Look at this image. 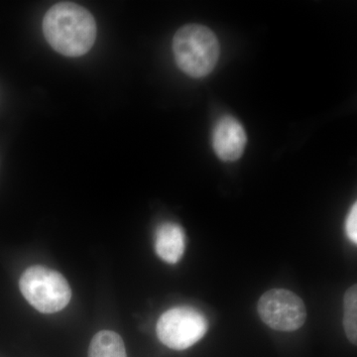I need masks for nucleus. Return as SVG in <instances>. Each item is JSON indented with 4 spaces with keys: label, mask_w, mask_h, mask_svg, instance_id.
I'll list each match as a JSON object with an SVG mask.
<instances>
[{
    "label": "nucleus",
    "mask_w": 357,
    "mask_h": 357,
    "mask_svg": "<svg viewBox=\"0 0 357 357\" xmlns=\"http://www.w3.org/2000/svg\"><path fill=\"white\" fill-rule=\"evenodd\" d=\"M42 29L52 48L66 57L86 55L96 39L95 18L74 2L54 4L44 15Z\"/></svg>",
    "instance_id": "obj_1"
},
{
    "label": "nucleus",
    "mask_w": 357,
    "mask_h": 357,
    "mask_svg": "<svg viewBox=\"0 0 357 357\" xmlns=\"http://www.w3.org/2000/svg\"><path fill=\"white\" fill-rule=\"evenodd\" d=\"M220 51L217 36L206 26H183L173 38L176 63L190 77H203L211 74L217 65Z\"/></svg>",
    "instance_id": "obj_2"
},
{
    "label": "nucleus",
    "mask_w": 357,
    "mask_h": 357,
    "mask_svg": "<svg viewBox=\"0 0 357 357\" xmlns=\"http://www.w3.org/2000/svg\"><path fill=\"white\" fill-rule=\"evenodd\" d=\"M20 289L23 297L42 314L62 311L72 299V289L56 270L35 265L21 275Z\"/></svg>",
    "instance_id": "obj_3"
},
{
    "label": "nucleus",
    "mask_w": 357,
    "mask_h": 357,
    "mask_svg": "<svg viewBox=\"0 0 357 357\" xmlns=\"http://www.w3.org/2000/svg\"><path fill=\"white\" fill-rule=\"evenodd\" d=\"M208 330L203 312L192 307H175L161 314L156 333L160 342L174 351H185L196 344Z\"/></svg>",
    "instance_id": "obj_4"
},
{
    "label": "nucleus",
    "mask_w": 357,
    "mask_h": 357,
    "mask_svg": "<svg viewBox=\"0 0 357 357\" xmlns=\"http://www.w3.org/2000/svg\"><path fill=\"white\" fill-rule=\"evenodd\" d=\"M257 311L263 323L278 332H295L307 319L305 303L286 289H272L263 294Z\"/></svg>",
    "instance_id": "obj_5"
},
{
    "label": "nucleus",
    "mask_w": 357,
    "mask_h": 357,
    "mask_svg": "<svg viewBox=\"0 0 357 357\" xmlns=\"http://www.w3.org/2000/svg\"><path fill=\"white\" fill-rule=\"evenodd\" d=\"M246 141L248 137L241 122L229 115L222 117L213 129V149L222 161L232 162L241 158Z\"/></svg>",
    "instance_id": "obj_6"
},
{
    "label": "nucleus",
    "mask_w": 357,
    "mask_h": 357,
    "mask_svg": "<svg viewBox=\"0 0 357 357\" xmlns=\"http://www.w3.org/2000/svg\"><path fill=\"white\" fill-rule=\"evenodd\" d=\"M185 234L178 223L167 222L159 225L155 234V251L163 261L176 264L184 255Z\"/></svg>",
    "instance_id": "obj_7"
},
{
    "label": "nucleus",
    "mask_w": 357,
    "mask_h": 357,
    "mask_svg": "<svg viewBox=\"0 0 357 357\" xmlns=\"http://www.w3.org/2000/svg\"><path fill=\"white\" fill-rule=\"evenodd\" d=\"M89 357H128L123 340L112 331H100L91 340Z\"/></svg>",
    "instance_id": "obj_8"
},
{
    "label": "nucleus",
    "mask_w": 357,
    "mask_h": 357,
    "mask_svg": "<svg viewBox=\"0 0 357 357\" xmlns=\"http://www.w3.org/2000/svg\"><path fill=\"white\" fill-rule=\"evenodd\" d=\"M344 328L352 344H357V286L347 289L344 299Z\"/></svg>",
    "instance_id": "obj_9"
},
{
    "label": "nucleus",
    "mask_w": 357,
    "mask_h": 357,
    "mask_svg": "<svg viewBox=\"0 0 357 357\" xmlns=\"http://www.w3.org/2000/svg\"><path fill=\"white\" fill-rule=\"evenodd\" d=\"M345 232L352 243H357V204L352 206L345 220Z\"/></svg>",
    "instance_id": "obj_10"
}]
</instances>
